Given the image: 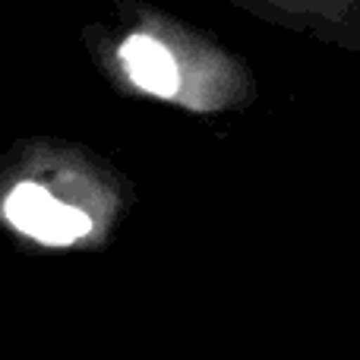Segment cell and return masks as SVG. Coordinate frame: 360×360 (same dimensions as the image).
Masks as SVG:
<instances>
[{"mask_svg": "<svg viewBox=\"0 0 360 360\" xmlns=\"http://www.w3.org/2000/svg\"><path fill=\"white\" fill-rule=\"evenodd\" d=\"M4 212L19 231L32 234L41 243H54V247L73 243L92 231V218L86 212L54 199L38 184H19L6 196Z\"/></svg>", "mask_w": 360, "mask_h": 360, "instance_id": "obj_3", "label": "cell"}, {"mask_svg": "<svg viewBox=\"0 0 360 360\" xmlns=\"http://www.w3.org/2000/svg\"><path fill=\"white\" fill-rule=\"evenodd\" d=\"M120 16L111 57L136 92L196 114L243 111L259 98L250 63L218 35L146 4H124Z\"/></svg>", "mask_w": 360, "mask_h": 360, "instance_id": "obj_1", "label": "cell"}, {"mask_svg": "<svg viewBox=\"0 0 360 360\" xmlns=\"http://www.w3.org/2000/svg\"><path fill=\"white\" fill-rule=\"evenodd\" d=\"M228 4L313 41L360 51V0H228Z\"/></svg>", "mask_w": 360, "mask_h": 360, "instance_id": "obj_2", "label": "cell"}]
</instances>
